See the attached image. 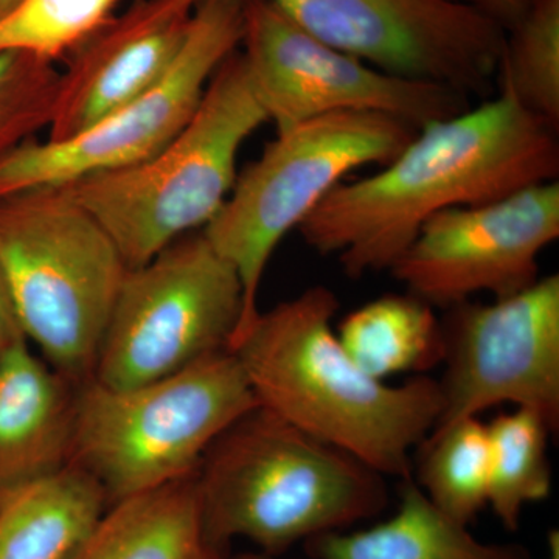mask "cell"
Wrapping results in <instances>:
<instances>
[{
  "instance_id": "15",
  "label": "cell",
  "mask_w": 559,
  "mask_h": 559,
  "mask_svg": "<svg viewBox=\"0 0 559 559\" xmlns=\"http://www.w3.org/2000/svg\"><path fill=\"white\" fill-rule=\"evenodd\" d=\"M76 389L31 342L0 358V502L70 465Z\"/></svg>"
},
{
  "instance_id": "24",
  "label": "cell",
  "mask_w": 559,
  "mask_h": 559,
  "mask_svg": "<svg viewBox=\"0 0 559 559\" xmlns=\"http://www.w3.org/2000/svg\"><path fill=\"white\" fill-rule=\"evenodd\" d=\"M61 72L24 51H0V160L49 130Z\"/></svg>"
},
{
  "instance_id": "14",
  "label": "cell",
  "mask_w": 559,
  "mask_h": 559,
  "mask_svg": "<svg viewBox=\"0 0 559 559\" xmlns=\"http://www.w3.org/2000/svg\"><path fill=\"white\" fill-rule=\"evenodd\" d=\"M194 7L138 0L72 51L61 73L49 142H64L145 94L175 64Z\"/></svg>"
},
{
  "instance_id": "4",
  "label": "cell",
  "mask_w": 559,
  "mask_h": 559,
  "mask_svg": "<svg viewBox=\"0 0 559 559\" xmlns=\"http://www.w3.org/2000/svg\"><path fill=\"white\" fill-rule=\"evenodd\" d=\"M266 121L237 50L164 148L131 167L62 187L109 235L128 270H135L215 218L237 182L241 146Z\"/></svg>"
},
{
  "instance_id": "26",
  "label": "cell",
  "mask_w": 559,
  "mask_h": 559,
  "mask_svg": "<svg viewBox=\"0 0 559 559\" xmlns=\"http://www.w3.org/2000/svg\"><path fill=\"white\" fill-rule=\"evenodd\" d=\"M452 2L479 11L489 20L498 22L503 31H509L511 25L516 24L524 16L525 11L535 0H452Z\"/></svg>"
},
{
  "instance_id": "1",
  "label": "cell",
  "mask_w": 559,
  "mask_h": 559,
  "mask_svg": "<svg viewBox=\"0 0 559 559\" xmlns=\"http://www.w3.org/2000/svg\"><path fill=\"white\" fill-rule=\"evenodd\" d=\"M558 130L507 87L450 119L419 128L380 171L342 180L299 226L349 278L390 271L426 221L558 180Z\"/></svg>"
},
{
  "instance_id": "12",
  "label": "cell",
  "mask_w": 559,
  "mask_h": 559,
  "mask_svg": "<svg viewBox=\"0 0 559 559\" xmlns=\"http://www.w3.org/2000/svg\"><path fill=\"white\" fill-rule=\"evenodd\" d=\"M197 7L201 0H183ZM304 31L374 68L473 97L496 84L506 31L452 0H270Z\"/></svg>"
},
{
  "instance_id": "18",
  "label": "cell",
  "mask_w": 559,
  "mask_h": 559,
  "mask_svg": "<svg viewBox=\"0 0 559 559\" xmlns=\"http://www.w3.org/2000/svg\"><path fill=\"white\" fill-rule=\"evenodd\" d=\"M108 507L100 484L70 463L0 502V559H66Z\"/></svg>"
},
{
  "instance_id": "28",
  "label": "cell",
  "mask_w": 559,
  "mask_h": 559,
  "mask_svg": "<svg viewBox=\"0 0 559 559\" xmlns=\"http://www.w3.org/2000/svg\"><path fill=\"white\" fill-rule=\"evenodd\" d=\"M21 0H0V21L20 5Z\"/></svg>"
},
{
  "instance_id": "20",
  "label": "cell",
  "mask_w": 559,
  "mask_h": 559,
  "mask_svg": "<svg viewBox=\"0 0 559 559\" xmlns=\"http://www.w3.org/2000/svg\"><path fill=\"white\" fill-rule=\"evenodd\" d=\"M487 428L491 452L487 507L503 528L516 532L525 507L550 496L547 443L554 432L543 417L528 409L502 412Z\"/></svg>"
},
{
  "instance_id": "7",
  "label": "cell",
  "mask_w": 559,
  "mask_h": 559,
  "mask_svg": "<svg viewBox=\"0 0 559 559\" xmlns=\"http://www.w3.org/2000/svg\"><path fill=\"white\" fill-rule=\"evenodd\" d=\"M417 131L385 114H329L277 132L238 175L229 198L202 229L241 280L245 310L230 345L260 312L261 282L283 238L299 229L345 176L389 164Z\"/></svg>"
},
{
  "instance_id": "9",
  "label": "cell",
  "mask_w": 559,
  "mask_h": 559,
  "mask_svg": "<svg viewBox=\"0 0 559 559\" xmlns=\"http://www.w3.org/2000/svg\"><path fill=\"white\" fill-rule=\"evenodd\" d=\"M241 57L252 90L277 132L336 112H378L415 130L471 108L443 84L374 68L323 43L270 0H245Z\"/></svg>"
},
{
  "instance_id": "3",
  "label": "cell",
  "mask_w": 559,
  "mask_h": 559,
  "mask_svg": "<svg viewBox=\"0 0 559 559\" xmlns=\"http://www.w3.org/2000/svg\"><path fill=\"white\" fill-rule=\"evenodd\" d=\"M197 487L205 535L226 555L246 539L257 554L278 558L389 506L384 476L260 404L209 448Z\"/></svg>"
},
{
  "instance_id": "23",
  "label": "cell",
  "mask_w": 559,
  "mask_h": 559,
  "mask_svg": "<svg viewBox=\"0 0 559 559\" xmlns=\"http://www.w3.org/2000/svg\"><path fill=\"white\" fill-rule=\"evenodd\" d=\"M117 0H21L0 21V51L50 62L73 51L110 20Z\"/></svg>"
},
{
  "instance_id": "11",
  "label": "cell",
  "mask_w": 559,
  "mask_h": 559,
  "mask_svg": "<svg viewBox=\"0 0 559 559\" xmlns=\"http://www.w3.org/2000/svg\"><path fill=\"white\" fill-rule=\"evenodd\" d=\"M444 311L443 409L432 432L502 404L535 412L557 432L559 275L491 304L468 300Z\"/></svg>"
},
{
  "instance_id": "25",
  "label": "cell",
  "mask_w": 559,
  "mask_h": 559,
  "mask_svg": "<svg viewBox=\"0 0 559 559\" xmlns=\"http://www.w3.org/2000/svg\"><path fill=\"white\" fill-rule=\"evenodd\" d=\"M22 342L28 341L25 337L24 329H22L9 280L0 264V358Z\"/></svg>"
},
{
  "instance_id": "27",
  "label": "cell",
  "mask_w": 559,
  "mask_h": 559,
  "mask_svg": "<svg viewBox=\"0 0 559 559\" xmlns=\"http://www.w3.org/2000/svg\"><path fill=\"white\" fill-rule=\"evenodd\" d=\"M547 547H549V557L547 559H559V532L550 530L547 535Z\"/></svg>"
},
{
  "instance_id": "8",
  "label": "cell",
  "mask_w": 559,
  "mask_h": 559,
  "mask_svg": "<svg viewBox=\"0 0 559 559\" xmlns=\"http://www.w3.org/2000/svg\"><path fill=\"white\" fill-rule=\"evenodd\" d=\"M245 310L241 280L204 231L128 270L95 360V381L130 389L229 349Z\"/></svg>"
},
{
  "instance_id": "19",
  "label": "cell",
  "mask_w": 559,
  "mask_h": 559,
  "mask_svg": "<svg viewBox=\"0 0 559 559\" xmlns=\"http://www.w3.org/2000/svg\"><path fill=\"white\" fill-rule=\"evenodd\" d=\"M337 340L360 370L380 381L426 374L443 360V326L433 307L414 294H384L348 312Z\"/></svg>"
},
{
  "instance_id": "17",
  "label": "cell",
  "mask_w": 559,
  "mask_h": 559,
  "mask_svg": "<svg viewBox=\"0 0 559 559\" xmlns=\"http://www.w3.org/2000/svg\"><path fill=\"white\" fill-rule=\"evenodd\" d=\"M66 559H229L205 535L197 474L112 503Z\"/></svg>"
},
{
  "instance_id": "5",
  "label": "cell",
  "mask_w": 559,
  "mask_h": 559,
  "mask_svg": "<svg viewBox=\"0 0 559 559\" xmlns=\"http://www.w3.org/2000/svg\"><path fill=\"white\" fill-rule=\"evenodd\" d=\"M257 406L230 349L135 388L90 378L76 389L70 463L94 477L112 506L197 474L221 433Z\"/></svg>"
},
{
  "instance_id": "2",
  "label": "cell",
  "mask_w": 559,
  "mask_h": 559,
  "mask_svg": "<svg viewBox=\"0 0 559 559\" xmlns=\"http://www.w3.org/2000/svg\"><path fill=\"white\" fill-rule=\"evenodd\" d=\"M336 294L323 285L260 311L230 345L261 407L347 452L384 477H412V452L439 421V381L400 385L356 366L333 326Z\"/></svg>"
},
{
  "instance_id": "10",
  "label": "cell",
  "mask_w": 559,
  "mask_h": 559,
  "mask_svg": "<svg viewBox=\"0 0 559 559\" xmlns=\"http://www.w3.org/2000/svg\"><path fill=\"white\" fill-rule=\"evenodd\" d=\"M242 28L245 0H201L175 64L156 86L76 138L28 140L0 160V198L148 159L187 127L213 73L240 49Z\"/></svg>"
},
{
  "instance_id": "21",
  "label": "cell",
  "mask_w": 559,
  "mask_h": 559,
  "mask_svg": "<svg viewBox=\"0 0 559 559\" xmlns=\"http://www.w3.org/2000/svg\"><path fill=\"white\" fill-rule=\"evenodd\" d=\"M489 468L487 425L460 419L423 441L415 481L441 513L469 527L488 506Z\"/></svg>"
},
{
  "instance_id": "29",
  "label": "cell",
  "mask_w": 559,
  "mask_h": 559,
  "mask_svg": "<svg viewBox=\"0 0 559 559\" xmlns=\"http://www.w3.org/2000/svg\"><path fill=\"white\" fill-rule=\"evenodd\" d=\"M235 559H242V558H241V557H237V558H235Z\"/></svg>"
},
{
  "instance_id": "22",
  "label": "cell",
  "mask_w": 559,
  "mask_h": 559,
  "mask_svg": "<svg viewBox=\"0 0 559 559\" xmlns=\"http://www.w3.org/2000/svg\"><path fill=\"white\" fill-rule=\"evenodd\" d=\"M496 84L559 128V0H535L506 31Z\"/></svg>"
},
{
  "instance_id": "6",
  "label": "cell",
  "mask_w": 559,
  "mask_h": 559,
  "mask_svg": "<svg viewBox=\"0 0 559 559\" xmlns=\"http://www.w3.org/2000/svg\"><path fill=\"white\" fill-rule=\"evenodd\" d=\"M0 264L27 341L90 380L128 272L109 235L62 186L17 191L0 198Z\"/></svg>"
},
{
  "instance_id": "13",
  "label": "cell",
  "mask_w": 559,
  "mask_h": 559,
  "mask_svg": "<svg viewBox=\"0 0 559 559\" xmlns=\"http://www.w3.org/2000/svg\"><path fill=\"white\" fill-rule=\"evenodd\" d=\"M558 238L559 183L549 180L437 213L389 272L407 293L448 310L477 294L500 299L528 288L540 277V253Z\"/></svg>"
},
{
  "instance_id": "16",
  "label": "cell",
  "mask_w": 559,
  "mask_h": 559,
  "mask_svg": "<svg viewBox=\"0 0 559 559\" xmlns=\"http://www.w3.org/2000/svg\"><path fill=\"white\" fill-rule=\"evenodd\" d=\"M399 509L356 532H333L304 544L308 559H532L527 547L485 543L468 525L441 513L414 477L401 480ZM242 559H278L242 554Z\"/></svg>"
}]
</instances>
